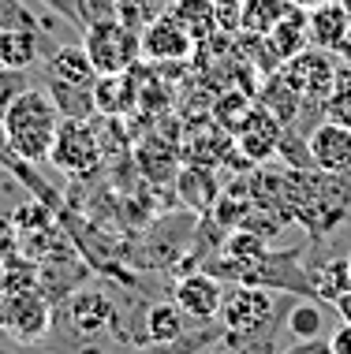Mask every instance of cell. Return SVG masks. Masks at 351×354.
<instances>
[{"label":"cell","instance_id":"cell-30","mask_svg":"<svg viewBox=\"0 0 351 354\" xmlns=\"http://www.w3.org/2000/svg\"><path fill=\"white\" fill-rule=\"evenodd\" d=\"M217 19H221V30H240L243 23V0H213Z\"/></svg>","mask_w":351,"mask_h":354},{"label":"cell","instance_id":"cell-23","mask_svg":"<svg viewBox=\"0 0 351 354\" xmlns=\"http://www.w3.org/2000/svg\"><path fill=\"white\" fill-rule=\"evenodd\" d=\"M176 187H179V194H183V202L198 209V213H206L213 202H217V194H206V187H213V179H210V168H183L176 176Z\"/></svg>","mask_w":351,"mask_h":354},{"label":"cell","instance_id":"cell-14","mask_svg":"<svg viewBox=\"0 0 351 354\" xmlns=\"http://www.w3.org/2000/svg\"><path fill=\"white\" fill-rule=\"evenodd\" d=\"M168 15L195 37V45H202V41H210V37L221 34V19H217L213 0H172V4H168Z\"/></svg>","mask_w":351,"mask_h":354},{"label":"cell","instance_id":"cell-21","mask_svg":"<svg viewBox=\"0 0 351 354\" xmlns=\"http://www.w3.org/2000/svg\"><path fill=\"white\" fill-rule=\"evenodd\" d=\"M291 0H243V23L240 30L246 34H269L284 15L291 12Z\"/></svg>","mask_w":351,"mask_h":354},{"label":"cell","instance_id":"cell-8","mask_svg":"<svg viewBox=\"0 0 351 354\" xmlns=\"http://www.w3.org/2000/svg\"><path fill=\"white\" fill-rule=\"evenodd\" d=\"M314 168L325 176H351V127L333 120H321L307 135Z\"/></svg>","mask_w":351,"mask_h":354},{"label":"cell","instance_id":"cell-27","mask_svg":"<svg viewBox=\"0 0 351 354\" xmlns=\"http://www.w3.org/2000/svg\"><path fill=\"white\" fill-rule=\"evenodd\" d=\"M30 71H15V68H0V116H4L8 109H12V101L19 93L30 90V79H26Z\"/></svg>","mask_w":351,"mask_h":354},{"label":"cell","instance_id":"cell-34","mask_svg":"<svg viewBox=\"0 0 351 354\" xmlns=\"http://www.w3.org/2000/svg\"><path fill=\"white\" fill-rule=\"evenodd\" d=\"M12 165H15V153H12V146H8V135H4V116H0V168H4V171H12Z\"/></svg>","mask_w":351,"mask_h":354},{"label":"cell","instance_id":"cell-25","mask_svg":"<svg viewBox=\"0 0 351 354\" xmlns=\"http://www.w3.org/2000/svg\"><path fill=\"white\" fill-rule=\"evenodd\" d=\"M325 120L351 127V68H344V64H340L333 93H329V101H325Z\"/></svg>","mask_w":351,"mask_h":354},{"label":"cell","instance_id":"cell-16","mask_svg":"<svg viewBox=\"0 0 351 354\" xmlns=\"http://www.w3.org/2000/svg\"><path fill=\"white\" fill-rule=\"evenodd\" d=\"M93 101H98V116H120L131 104H138V86L131 71L123 75H101L93 82Z\"/></svg>","mask_w":351,"mask_h":354},{"label":"cell","instance_id":"cell-10","mask_svg":"<svg viewBox=\"0 0 351 354\" xmlns=\"http://www.w3.org/2000/svg\"><path fill=\"white\" fill-rule=\"evenodd\" d=\"M120 317H116V306L105 291H98V287H82V291L71 295L68 302V324L79 336H101L105 328H112Z\"/></svg>","mask_w":351,"mask_h":354},{"label":"cell","instance_id":"cell-36","mask_svg":"<svg viewBox=\"0 0 351 354\" xmlns=\"http://www.w3.org/2000/svg\"><path fill=\"white\" fill-rule=\"evenodd\" d=\"M336 56H340V64H344V68H351V30H348V37H344V45L336 49Z\"/></svg>","mask_w":351,"mask_h":354},{"label":"cell","instance_id":"cell-19","mask_svg":"<svg viewBox=\"0 0 351 354\" xmlns=\"http://www.w3.org/2000/svg\"><path fill=\"white\" fill-rule=\"evenodd\" d=\"M269 41L277 45V53L284 56V60H291V56H299L303 49L310 45V23H307V12L296 4L288 15L280 19L277 26L269 30Z\"/></svg>","mask_w":351,"mask_h":354},{"label":"cell","instance_id":"cell-7","mask_svg":"<svg viewBox=\"0 0 351 354\" xmlns=\"http://www.w3.org/2000/svg\"><path fill=\"white\" fill-rule=\"evenodd\" d=\"M284 131H288V127H284V123L273 116L265 104H254L251 116L240 123V131H235L232 138H235V149H240L251 165H262V160H269L273 153H277Z\"/></svg>","mask_w":351,"mask_h":354},{"label":"cell","instance_id":"cell-28","mask_svg":"<svg viewBox=\"0 0 351 354\" xmlns=\"http://www.w3.org/2000/svg\"><path fill=\"white\" fill-rule=\"evenodd\" d=\"M45 8H49L53 15H60L64 23L79 26V30H87V4L82 0H42Z\"/></svg>","mask_w":351,"mask_h":354},{"label":"cell","instance_id":"cell-31","mask_svg":"<svg viewBox=\"0 0 351 354\" xmlns=\"http://www.w3.org/2000/svg\"><path fill=\"white\" fill-rule=\"evenodd\" d=\"M82 4H87V23H93V19H116L120 0H82Z\"/></svg>","mask_w":351,"mask_h":354},{"label":"cell","instance_id":"cell-26","mask_svg":"<svg viewBox=\"0 0 351 354\" xmlns=\"http://www.w3.org/2000/svg\"><path fill=\"white\" fill-rule=\"evenodd\" d=\"M12 26H37V30H45L49 23H42L23 0H0V30H12Z\"/></svg>","mask_w":351,"mask_h":354},{"label":"cell","instance_id":"cell-33","mask_svg":"<svg viewBox=\"0 0 351 354\" xmlns=\"http://www.w3.org/2000/svg\"><path fill=\"white\" fill-rule=\"evenodd\" d=\"M284 354H333L325 339H296V347H288Z\"/></svg>","mask_w":351,"mask_h":354},{"label":"cell","instance_id":"cell-35","mask_svg":"<svg viewBox=\"0 0 351 354\" xmlns=\"http://www.w3.org/2000/svg\"><path fill=\"white\" fill-rule=\"evenodd\" d=\"M333 306H336V313H340V317H344V321L351 324V291H348V295H340V299H336Z\"/></svg>","mask_w":351,"mask_h":354},{"label":"cell","instance_id":"cell-20","mask_svg":"<svg viewBox=\"0 0 351 354\" xmlns=\"http://www.w3.org/2000/svg\"><path fill=\"white\" fill-rule=\"evenodd\" d=\"M310 287H314V299L336 302L340 295L351 291V261L348 257H329L318 272H310Z\"/></svg>","mask_w":351,"mask_h":354},{"label":"cell","instance_id":"cell-3","mask_svg":"<svg viewBox=\"0 0 351 354\" xmlns=\"http://www.w3.org/2000/svg\"><path fill=\"white\" fill-rule=\"evenodd\" d=\"M273 317H277V310H273V291L262 283L232 287L221 302V313H217V321H221V328L228 339L265 336V332H273Z\"/></svg>","mask_w":351,"mask_h":354},{"label":"cell","instance_id":"cell-4","mask_svg":"<svg viewBox=\"0 0 351 354\" xmlns=\"http://www.w3.org/2000/svg\"><path fill=\"white\" fill-rule=\"evenodd\" d=\"M49 165H56L64 176H71V179H90L93 171L105 165L98 116H93V120H64Z\"/></svg>","mask_w":351,"mask_h":354},{"label":"cell","instance_id":"cell-29","mask_svg":"<svg viewBox=\"0 0 351 354\" xmlns=\"http://www.w3.org/2000/svg\"><path fill=\"white\" fill-rule=\"evenodd\" d=\"M19 254V232H15V220L12 216H0V269Z\"/></svg>","mask_w":351,"mask_h":354},{"label":"cell","instance_id":"cell-15","mask_svg":"<svg viewBox=\"0 0 351 354\" xmlns=\"http://www.w3.org/2000/svg\"><path fill=\"white\" fill-rule=\"evenodd\" d=\"M142 328H146V343L154 347H168V343L183 339L187 332V313L179 310L176 302H154L142 317Z\"/></svg>","mask_w":351,"mask_h":354},{"label":"cell","instance_id":"cell-2","mask_svg":"<svg viewBox=\"0 0 351 354\" xmlns=\"http://www.w3.org/2000/svg\"><path fill=\"white\" fill-rule=\"evenodd\" d=\"M82 49H87L98 75H123L138 64L142 34L131 30L120 19H93L82 30Z\"/></svg>","mask_w":351,"mask_h":354},{"label":"cell","instance_id":"cell-11","mask_svg":"<svg viewBox=\"0 0 351 354\" xmlns=\"http://www.w3.org/2000/svg\"><path fill=\"white\" fill-rule=\"evenodd\" d=\"M307 23H310V45L336 53L351 30V8L344 0H321L307 12Z\"/></svg>","mask_w":351,"mask_h":354},{"label":"cell","instance_id":"cell-32","mask_svg":"<svg viewBox=\"0 0 351 354\" xmlns=\"http://www.w3.org/2000/svg\"><path fill=\"white\" fill-rule=\"evenodd\" d=\"M329 351H333V354H351V324L348 321L340 324L333 336H329Z\"/></svg>","mask_w":351,"mask_h":354},{"label":"cell","instance_id":"cell-13","mask_svg":"<svg viewBox=\"0 0 351 354\" xmlns=\"http://www.w3.org/2000/svg\"><path fill=\"white\" fill-rule=\"evenodd\" d=\"M45 37L37 26H12L0 30V68H15V71H30L45 60Z\"/></svg>","mask_w":351,"mask_h":354},{"label":"cell","instance_id":"cell-12","mask_svg":"<svg viewBox=\"0 0 351 354\" xmlns=\"http://www.w3.org/2000/svg\"><path fill=\"white\" fill-rule=\"evenodd\" d=\"M42 75L45 79L71 82V86H87V90H93V82L101 79L82 45H53V53L42 60Z\"/></svg>","mask_w":351,"mask_h":354},{"label":"cell","instance_id":"cell-22","mask_svg":"<svg viewBox=\"0 0 351 354\" xmlns=\"http://www.w3.org/2000/svg\"><path fill=\"white\" fill-rule=\"evenodd\" d=\"M284 324H288V332L296 339H321V332H325V310L314 299H299L288 310V321Z\"/></svg>","mask_w":351,"mask_h":354},{"label":"cell","instance_id":"cell-5","mask_svg":"<svg viewBox=\"0 0 351 354\" xmlns=\"http://www.w3.org/2000/svg\"><path fill=\"white\" fill-rule=\"evenodd\" d=\"M340 56L329 53V49H303L299 56H291V60H284V75H288V82L296 86L303 93V101H329V93H333V82H336V71H340Z\"/></svg>","mask_w":351,"mask_h":354},{"label":"cell","instance_id":"cell-6","mask_svg":"<svg viewBox=\"0 0 351 354\" xmlns=\"http://www.w3.org/2000/svg\"><path fill=\"white\" fill-rule=\"evenodd\" d=\"M172 302L187 313L191 321H217L221 313V302H224V287L221 280L206 269V272H187L179 276L176 287H172Z\"/></svg>","mask_w":351,"mask_h":354},{"label":"cell","instance_id":"cell-1","mask_svg":"<svg viewBox=\"0 0 351 354\" xmlns=\"http://www.w3.org/2000/svg\"><path fill=\"white\" fill-rule=\"evenodd\" d=\"M60 109L49 97V90L42 86H30L26 93H19L12 101V109L4 112V135L8 146H12L15 160L23 165H45L53 157L56 135H60Z\"/></svg>","mask_w":351,"mask_h":354},{"label":"cell","instance_id":"cell-18","mask_svg":"<svg viewBox=\"0 0 351 354\" xmlns=\"http://www.w3.org/2000/svg\"><path fill=\"white\" fill-rule=\"evenodd\" d=\"M45 90H49V97L56 101L64 120H93L98 116V101H93V90H87V86L45 79Z\"/></svg>","mask_w":351,"mask_h":354},{"label":"cell","instance_id":"cell-17","mask_svg":"<svg viewBox=\"0 0 351 354\" xmlns=\"http://www.w3.org/2000/svg\"><path fill=\"white\" fill-rule=\"evenodd\" d=\"M262 104L284 123V127H291V123L299 120V112H303V104H307V101H303V93L288 82V75H284V71H273V75H265Z\"/></svg>","mask_w":351,"mask_h":354},{"label":"cell","instance_id":"cell-24","mask_svg":"<svg viewBox=\"0 0 351 354\" xmlns=\"http://www.w3.org/2000/svg\"><path fill=\"white\" fill-rule=\"evenodd\" d=\"M251 109H254V97L251 93H243V90H228V93H221L213 104V120L221 123L228 135H235L240 131V123L251 116Z\"/></svg>","mask_w":351,"mask_h":354},{"label":"cell","instance_id":"cell-9","mask_svg":"<svg viewBox=\"0 0 351 354\" xmlns=\"http://www.w3.org/2000/svg\"><path fill=\"white\" fill-rule=\"evenodd\" d=\"M191 53H195V37L187 34L168 12L142 26V56H146V60L176 64V60H187Z\"/></svg>","mask_w":351,"mask_h":354}]
</instances>
